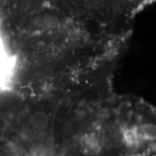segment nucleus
Instances as JSON below:
<instances>
[{"label":"nucleus","mask_w":156,"mask_h":156,"mask_svg":"<svg viewBox=\"0 0 156 156\" xmlns=\"http://www.w3.org/2000/svg\"><path fill=\"white\" fill-rule=\"evenodd\" d=\"M78 145L83 155L99 156L103 151L104 139L98 132H90L81 136Z\"/></svg>","instance_id":"obj_1"},{"label":"nucleus","mask_w":156,"mask_h":156,"mask_svg":"<svg viewBox=\"0 0 156 156\" xmlns=\"http://www.w3.org/2000/svg\"><path fill=\"white\" fill-rule=\"evenodd\" d=\"M139 137V132L136 128H131L126 130L124 134V142L126 145L129 147H133L137 145Z\"/></svg>","instance_id":"obj_2"},{"label":"nucleus","mask_w":156,"mask_h":156,"mask_svg":"<svg viewBox=\"0 0 156 156\" xmlns=\"http://www.w3.org/2000/svg\"><path fill=\"white\" fill-rule=\"evenodd\" d=\"M32 124L35 127L38 129H44L48 124V116L44 112H36L33 115Z\"/></svg>","instance_id":"obj_3"},{"label":"nucleus","mask_w":156,"mask_h":156,"mask_svg":"<svg viewBox=\"0 0 156 156\" xmlns=\"http://www.w3.org/2000/svg\"><path fill=\"white\" fill-rule=\"evenodd\" d=\"M33 115L28 111H22L17 116V122L22 126H28L32 124Z\"/></svg>","instance_id":"obj_4"},{"label":"nucleus","mask_w":156,"mask_h":156,"mask_svg":"<svg viewBox=\"0 0 156 156\" xmlns=\"http://www.w3.org/2000/svg\"><path fill=\"white\" fill-rule=\"evenodd\" d=\"M144 135L147 139L153 140V137H155V126H153L151 124L149 125H145L142 127Z\"/></svg>","instance_id":"obj_5"}]
</instances>
